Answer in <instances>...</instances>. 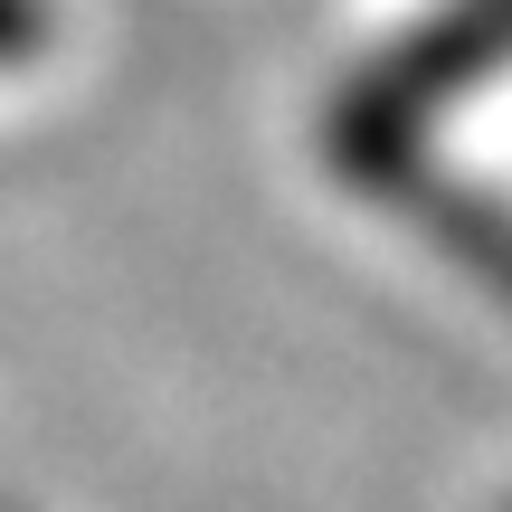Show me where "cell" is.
<instances>
[{"instance_id":"cell-1","label":"cell","mask_w":512,"mask_h":512,"mask_svg":"<svg viewBox=\"0 0 512 512\" xmlns=\"http://www.w3.org/2000/svg\"><path fill=\"white\" fill-rule=\"evenodd\" d=\"M29 29H38V10H29V0H0V57H10V48H29Z\"/></svg>"}]
</instances>
